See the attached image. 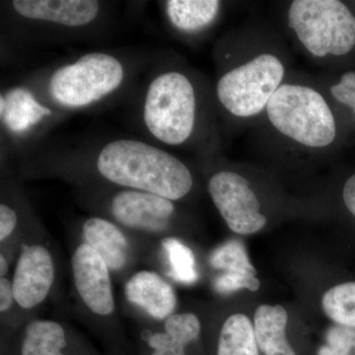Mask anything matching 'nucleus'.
Wrapping results in <instances>:
<instances>
[{"label": "nucleus", "instance_id": "f257e3e1", "mask_svg": "<svg viewBox=\"0 0 355 355\" xmlns=\"http://www.w3.org/2000/svg\"><path fill=\"white\" fill-rule=\"evenodd\" d=\"M95 167L109 183L173 202L186 197L193 186L190 170L180 159L140 140H112L100 149Z\"/></svg>", "mask_w": 355, "mask_h": 355}, {"label": "nucleus", "instance_id": "f03ea898", "mask_svg": "<svg viewBox=\"0 0 355 355\" xmlns=\"http://www.w3.org/2000/svg\"><path fill=\"white\" fill-rule=\"evenodd\" d=\"M279 132L309 147L330 146L336 139L335 118L323 96L307 86L282 84L266 106Z\"/></svg>", "mask_w": 355, "mask_h": 355}, {"label": "nucleus", "instance_id": "7ed1b4c3", "mask_svg": "<svg viewBox=\"0 0 355 355\" xmlns=\"http://www.w3.org/2000/svg\"><path fill=\"white\" fill-rule=\"evenodd\" d=\"M197 113V98L190 79L178 71L159 74L149 84L144 121L154 139L177 146L190 139Z\"/></svg>", "mask_w": 355, "mask_h": 355}, {"label": "nucleus", "instance_id": "20e7f679", "mask_svg": "<svg viewBox=\"0 0 355 355\" xmlns=\"http://www.w3.org/2000/svg\"><path fill=\"white\" fill-rule=\"evenodd\" d=\"M288 24L315 57L347 55L354 48L355 18L338 0H295Z\"/></svg>", "mask_w": 355, "mask_h": 355}, {"label": "nucleus", "instance_id": "39448f33", "mask_svg": "<svg viewBox=\"0 0 355 355\" xmlns=\"http://www.w3.org/2000/svg\"><path fill=\"white\" fill-rule=\"evenodd\" d=\"M123 79L125 69L118 58L106 53H90L58 67L49 80V94L65 108H83L118 90Z\"/></svg>", "mask_w": 355, "mask_h": 355}, {"label": "nucleus", "instance_id": "423d86ee", "mask_svg": "<svg viewBox=\"0 0 355 355\" xmlns=\"http://www.w3.org/2000/svg\"><path fill=\"white\" fill-rule=\"evenodd\" d=\"M284 67L270 53H263L219 79L217 97L229 113L240 118L260 114L282 85Z\"/></svg>", "mask_w": 355, "mask_h": 355}, {"label": "nucleus", "instance_id": "0eeeda50", "mask_svg": "<svg viewBox=\"0 0 355 355\" xmlns=\"http://www.w3.org/2000/svg\"><path fill=\"white\" fill-rule=\"evenodd\" d=\"M207 189L212 202L228 227L238 234H254L265 227L256 193L237 173L220 171L209 178Z\"/></svg>", "mask_w": 355, "mask_h": 355}, {"label": "nucleus", "instance_id": "6e6552de", "mask_svg": "<svg viewBox=\"0 0 355 355\" xmlns=\"http://www.w3.org/2000/svg\"><path fill=\"white\" fill-rule=\"evenodd\" d=\"M173 200L146 191L121 189L110 198L109 212L116 223L144 234H162L171 225Z\"/></svg>", "mask_w": 355, "mask_h": 355}, {"label": "nucleus", "instance_id": "1a4fd4ad", "mask_svg": "<svg viewBox=\"0 0 355 355\" xmlns=\"http://www.w3.org/2000/svg\"><path fill=\"white\" fill-rule=\"evenodd\" d=\"M71 270L77 294L91 313L109 317L116 310L111 270L94 249L85 243L71 257Z\"/></svg>", "mask_w": 355, "mask_h": 355}, {"label": "nucleus", "instance_id": "9d476101", "mask_svg": "<svg viewBox=\"0 0 355 355\" xmlns=\"http://www.w3.org/2000/svg\"><path fill=\"white\" fill-rule=\"evenodd\" d=\"M55 275L50 250L40 243L24 245L12 277L14 299L18 307L32 310L41 305L50 295Z\"/></svg>", "mask_w": 355, "mask_h": 355}, {"label": "nucleus", "instance_id": "9b49d317", "mask_svg": "<svg viewBox=\"0 0 355 355\" xmlns=\"http://www.w3.org/2000/svg\"><path fill=\"white\" fill-rule=\"evenodd\" d=\"M11 6L26 19L73 28L91 24L100 12L94 0H14Z\"/></svg>", "mask_w": 355, "mask_h": 355}, {"label": "nucleus", "instance_id": "f8f14e48", "mask_svg": "<svg viewBox=\"0 0 355 355\" xmlns=\"http://www.w3.org/2000/svg\"><path fill=\"white\" fill-rule=\"evenodd\" d=\"M125 296L130 304L156 321H165L174 314L177 307L174 288L153 270H142L133 273L125 282Z\"/></svg>", "mask_w": 355, "mask_h": 355}, {"label": "nucleus", "instance_id": "ddd939ff", "mask_svg": "<svg viewBox=\"0 0 355 355\" xmlns=\"http://www.w3.org/2000/svg\"><path fill=\"white\" fill-rule=\"evenodd\" d=\"M83 239L94 249L113 272L125 270L132 260V247L127 236L114 222L102 217L84 221Z\"/></svg>", "mask_w": 355, "mask_h": 355}, {"label": "nucleus", "instance_id": "4468645a", "mask_svg": "<svg viewBox=\"0 0 355 355\" xmlns=\"http://www.w3.org/2000/svg\"><path fill=\"white\" fill-rule=\"evenodd\" d=\"M286 310L282 306L261 305L256 311L254 330L259 349L265 355H296L287 340Z\"/></svg>", "mask_w": 355, "mask_h": 355}, {"label": "nucleus", "instance_id": "2eb2a0df", "mask_svg": "<svg viewBox=\"0 0 355 355\" xmlns=\"http://www.w3.org/2000/svg\"><path fill=\"white\" fill-rule=\"evenodd\" d=\"M4 98L6 110L0 114L6 128L15 135H22L40 123L44 116L53 114L51 110L37 101L28 89H13Z\"/></svg>", "mask_w": 355, "mask_h": 355}, {"label": "nucleus", "instance_id": "dca6fc26", "mask_svg": "<svg viewBox=\"0 0 355 355\" xmlns=\"http://www.w3.org/2000/svg\"><path fill=\"white\" fill-rule=\"evenodd\" d=\"M166 14L179 31L197 33L209 27L218 15L220 2L216 0H170Z\"/></svg>", "mask_w": 355, "mask_h": 355}, {"label": "nucleus", "instance_id": "f3484780", "mask_svg": "<svg viewBox=\"0 0 355 355\" xmlns=\"http://www.w3.org/2000/svg\"><path fill=\"white\" fill-rule=\"evenodd\" d=\"M67 331L53 320L38 319L26 326L21 345L22 355H64Z\"/></svg>", "mask_w": 355, "mask_h": 355}, {"label": "nucleus", "instance_id": "a211bd4d", "mask_svg": "<svg viewBox=\"0 0 355 355\" xmlns=\"http://www.w3.org/2000/svg\"><path fill=\"white\" fill-rule=\"evenodd\" d=\"M217 355H260L254 326L244 314H233L224 322Z\"/></svg>", "mask_w": 355, "mask_h": 355}, {"label": "nucleus", "instance_id": "6ab92c4d", "mask_svg": "<svg viewBox=\"0 0 355 355\" xmlns=\"http://www.w3.org/2000/svg\"><path fill=\"white\" fill-rule=\"evenodd\" d=\"M168 265V272L175 282L193 284L198 279L195 254L181 240L166 237L161 243Z\"/></svg>", "mask_w": 355, "mask_h": 355}, {"label": "nucleus", "instance_id": "aec40b11", "mask_svg": "<svg viewBox=\"0 0 355 355\" xmlns=\"http://www.w3.org/2000/svg\"><path fill=\"white\" fill-rule=\"evenodd\" d=\"M327 316L338 324L355 329V282L329 289L322 299Z\"/></svg>", "mask_w": 355, "mask_h": 355}, {"label": "nucleus", "instance_id": "412c9836", "mask_svg": "<svg viewBox=\"0 0 355 355\" xmlns=\"http://www.w3.org/2000/svg\"><path fill=\"white\" fill-rule=\"evenodd\" d=\"M209 263L216 270H224L232 275H246L256 277L257 270L249 260L246 248L237 240H231L220 245L212 252Z\"/></svg>", "mask_w": 355, "mask_h": 355}, {"label": "nucleus", "instance_id": "4be33fe9", "mask_svg": "<svg viewBox=\"0 0 355 355\" xmlns=\"http://www.w3.org/2000/svg\"><path fill=\"white\" fill-rule=\"evenodd\" d=\"M164 331L186 347L200 336V322L191 313H174L165 320Z\"/></svg>", "mask_w": 355, "mask_h": 355}, {"label": "nucleus", "instance_id": "5701e85b", "mask_svg": "<svg viewBox=\"0 0 355 355\" xmlns=\"http://www.w3.org/2000/svg\"><path fill=\"white\" fill-rule=\"evenodd\" d=\"M317 355H355V329L335 324L326 333V345Z\"/></svg>", "mask_w": 355, "mask_h": 355}, {"label": "nucleus", "instance_id": "b1692460", "mask_svg": "<svg viewBox=\"0 0 355 355\" xmlns=\"http://www.w3.org/2000/svg\"><path fill=\"white\" fill-rule=\"evenodd\" d=\"M214 288L217 293L223 294V295L244 288L257 291L260 288V280L253 275L222 272V275H219L214 279Z\"/></svg>", "mask_w": 355, "mask_h": 355}, {"label": "nucleus", "instance_id": "393cba45", "mask_svg": "<svg viewBox=\"0 0 355 355\" xmlns=\"http://www.w3.org/2000/svg\"><path fill=\"white\" fill-rule=\"evenodd\" d=\"M146 340L149 347L153 349L151 355H186V347L167 335L165 331L151 334Z\"/></svg>", "mask_w": 355, "mask_h": 355}, {"label": "nucleus", "instance_id": "a878e982", "mask_svg": "<svg viewBox=\"0 0 355 355\" xmlns=\"http://www.w3.org/2000/svg\"><path fill=\"white\" fill-rule=\"evenodd\" d=\"M331 92L338 102L350 107L355 114V72L343 74L340 83L331 88Z\"/></svg>", "mask_w": 355, "mask_h": 355}, {"label": "nucleus", "instance_id": "bb28decb", "mask_svg": "<svg viewBox=\"0 0 355 355\" xmlns=\"http://www.w3.org/2000/svg\"><path fill=\"white\" fill-rule=\"evenodd\" d=\"M19 222L17 212L10 205L0 203V242H6L13 234Z\"/></svg>", "mask_w": 355, "mask_h": 355}, {"label": "nucleus", "instance_id": "cd10ccee", "mask_svg": "<svg viewBox=\"0 0 355 355\" xmlns=\"http://www.w3.org/2000/svg\"><path fill=\"white\" fill-rule=\"evenodd\" d=\"M15 302L12 282L8 277H0V312H8Z\"/></svg>", "mask_w": 355, "mask_h": 355}, {"label": "nucleus", "instance_id": "c85d7f7f", "mask_svg": "<svg viewBox=\"0 0 355 355\" xmlns=\"http://www.w3.org/2000/svg\"><path fill=\"white\" fill-rule=\"evenodd\" d=\"M343 200L347 209L355 216V175L350 177L343 187Z\"/></svg>", "mask_w": 355, "mask_h": 355}, {"label": "nucleus", "instance_id": "c756f323", "mask_svg": "<svg viewBox=\"0 0 355 355\" xmlns=\"http://www.w3.org/2000/svg\"><path fill=\"white\" fill-rule=\"evenodd\" d=\"M8 261H7L6 257L3 254H0V277H6L9 272Z\"/></svg>", "mask_w": 355, "mask_h": 355}]
</instances>
